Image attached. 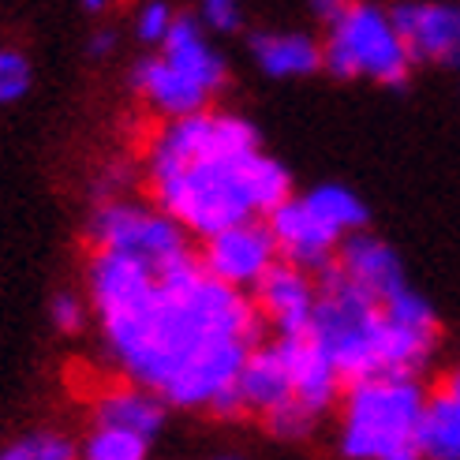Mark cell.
Segmentation results:
<instances>
[{
  "mask_svg": "<svg viewBox=\"0 0 460 460\" xmlns=\"http://www.w3.org/2000/svg\"><path fill=\"white\" fill-rule=\"evenodd\" d=\"M86 292L120 371L169 408L210 411L266 330L259 304L199 259L154 273L131 255L94 247Z\"/></svg>",
  "mask_w": 460,
  "mask_h": 460,
  "instance_id": "cell-1",
  "label": "cell"
},
{
  "mask_svg": "<svg viewBox=\"0 0 460 460\" xmlns=\"http://www.w3.org/2000/svg\"><path fill=\"white\" fill-rule=\"evenodd\" d=\"M146 188L191 236L266 217L292 195V172L262 154L251 120L210 105L165 120L146 146Z\"/></svg>",
  "mask_w": 460,
  "mask_h": 460,
  "instance_id": "cell-2",
  "label": "cell"
},
{
  "mask_svg": "<svg viewBox=\"0 0 460 460\" xmlns=\"http://www.w3.org/2000/svg\"><path fill=\"white\" fill-rule=\"evenodd\" d=\"M427 389L416 375H367L341 394L337 449L349 460H416Z\"/></svg>",
  "mask_w": 460,
  "mask_h": 460,
  "instance_id": "cell-3",
  "label": "cell"
},
{
  "mask_svg": "<svg viewBox=\"0 0 460 460\" xmlns=\"http://www.w3.org/2000/svg\"><path fill=\"white\" fill-rule=\"evenodd\" d=\"M318 300L311 318V337L326 349L337 363L344 382H356L382 371V337H385V311L382 300L363 292L356 281L330 262L318 270Z\"/></svg>",
  "mask_w": 460,
  "mask_h": 460,
  "instance_id": "cell-4",
  "label": "cell"
},
{
  "mask_svg": "<svg viewBox=\"0 0 460 460\" xmlns=\"http://www.w3.org/2000/svg\"><path fill=\"white\" fill-rule=\"evenodd\" d=\"M322 67L333 79H371L389 90H404L416 60L389 8H378L375 0H352L337 19H330Z\"/></svg>",
  "mask_w": 460,
  "mask_h": 460,
  "instance_id": "cell-5",
  "label": "cell"
},
{
  "mask_svg": "<svg viewBox=\"0 0 460 460\" xmlns=\"http://www.w3.org/2000/svg\"><path fill=\"white\" fill-rule=\"evenodd\" d=\"M191 233L183 228L172 214H165L161 206H143L131 199H102V206L90 217V243L109 247L146 262L154 273H169L183 262L199 259L191 251Z\"/></svg>",
  "mask_w": 460,
  "mask_h": 460,
  "instance_id": "cell-6",
  "label": "cell"
},
{
  "mask_svg": "<svg viewBox=\"0 0 460 460\" xmlns=\"http://www.w3.org/2000/svg\"><path fill=\"white\" fill-rule=\"evenodd\" d=\"M278 259H281L278 240H273L270 225L259 221V217L202 236V251H199V262H202L206 273H214L217 281L236 285L243 292L255 288Z\"/></svg>",
  "mask_w": 460,
  "mask_h": 460,
  "instance_id": "cell-7",
  "label": "cell"
},
{
  "mask_svg": "<svg viewBox=\"0 0 460 460\" xmlns=\"http://www.w3.org/2000/svg\"><path fill=\"white\" fill-rule=\"evenodd\" d=\"M389 15H394L416 64L460 67V4H449V0H397Z\"/></svg>",
  "mask_w": 460,
  "mask_h": 460,
  "instance_id": "cell-8",
  "label": "cell"
},
{
  "mask_svg": "<svg viewBox=\"0 0 460 460\" xmlns=\"http://www.w3.org/2000/svg\"><path fill=\"white\" fill-rule=\"evenodd\" d=\"M266 225H270L273 240H278V255L292 266H304L314 273L322 266H330L337 247H341V236L311 210L304 202V195L300 199L288 195L281 206H273L266 214Z\"/></svg>",
  "mask_w": 460,
  "mask_h": 460,
  "instance_id": "cell-9",
  "label": "cell"
},
{
  "mask_svg": "<svg viewBox=\"0 0 460 460\" xmlns=\"http://www.w3.org/2000/svg\"><path fill=\"white\" fill-rule=\"evenodd\" d=\"M314 300H318V281H311V270L292 266L278 259L270 273L255 285V304L266 318L270 330L278 337H296L311 330L314 318Z\"/></svg>",
  "mask_w": 460,
  "mask_h": 460,
  "instance_id": "cell-10",
  "label": "cell"
},
{
  "mask_svg": "<svg viewBox=\"0 0 460 460\" xmlns=\"http://www.w3.org/2000/svg\"><path fill=\"white\" fill-rule=\"evenodd\" d=\"M278 344H281V356H285V367H288L296 401H304L314 416H326V411L341 401L344 375L337 371V363L326 356V349H322L311 333L278 337Z\"/></svg>",
  "mask_w": 460,
  "mask_h": 460,
  "instance_id": "cell-11",
  "label": "cell"
},
{
  "mask_svg": "<svg viewBox=\"0 0 460 460\" xmlns=\"http://www.w3.org/2000/svg\"><path fill=\"white\" fill-rule=\"evenodd\" d=\"M131 90L165 120L199 112L214 98L199 79H191L188 72H180V67L172 60H165L161 53L157 57H143L139 64L131 67Z\"/></svg>",
  "mask_w": 460,
  "mask_h": 460,
  "instance_id": "cell-12",
  "label": "cell"
},
{
  "mask_svg": "<svg viewBox=\"0 0 460 460\" xmlns=\"http://www.w3.org/2000/svg\"><path fill=\"white\" fill-rule=\"evenodd\" d=\"M333 266L349 281H356L363 292H371L375 300H389V296L401 292L408 285L397 251L389 247L385 240L371 236L367 228H359V233H349V236L341 240L337 255H333Z\"/></svg>",
  "mask_w": 460,
  "mask_h": 460,
  "instance_id": "cell-13",
  "label": "cell"
},
{
  "mask_svg": "<svg viewBox=\"0 0 460 460\" xmlns=\"http://www.w3.org/2000/svg\"><path fill=\"white\" fill-rule=\"evenodd\" d=\"M236 397L243 404V416H259L266 420L273 408H281L285 401H292V378H288V367L281 356V344L273 341H259L240 363V375H236Z\"/></svg>",
  "mask_w": 460,
  "mask_h": 460,
  "instance_id": "cell-14",
  "label": "cell"
},
{
  "mask_svg": "<svg viewBox=\"0 0 460 460\" xmlns=\"http://www.w3.org/2000/svg\"><path fill=\"white\" fill-rule=\"evenodd\" d=\"M210 31L202 27V19L199 15H188V12H180L172 19V27L169 34L161 38V57L172 60L180 72H188L191 79H199L210 94H217V90L228 83V60L214 49V41L206 38Z\"/></svg>",
  "mask_w": 460,
  "mask_h": 460,
  "instance_id": "cell-15",
  "label": "cell"
},
{
  "mask_svg": "<svg viewBox=\"0 0 460 460\" xmlns=\"http://www.w3.org/2000/svg\"><path fill=\"white\" fill-rule=\"evenodd\" d=\"M247 53L270 79H307L322 72V41L300 31H255L247 38Z\"/></svg>",
  "mask_w": 460,
  "mask_h": 460,
  "instance_id": "cell-16",
  "label": "cell"
},
{
  "mask_svg": "<svg viewBox=\"0 0 460 460\" xmlns=\"http://www.w3.org/2000/svg\"><path fill=\"white\" fill-rule=\"evenodd\" d=\"M165 401H161L154 389L139 385V382H124V385H109L94 397V423L98 427H120V430H135L143 438H157L161 427H165Z\"/></svg>",
  "mask_w": 460,
  "mask_h": 460,
  "instance_id": "cell-17",
  "label": "cell"
},
{
  "mask_svg": "<svg viewBox=\"0 0 460 460\" xmlns=\"http://www.w3.org/2000/svg\"><path fill=\"white\" fill-rule=\"evenodd\" d=\"M420 456L430 460H460V367L427 394L423 416H420Z\"/></svg>",
  "mask_w": 460,
  "mask_h": 460,
  "instance_id": "cell-18",
  "label": "cell"
},
{
  "mask_svg": "<svg viewBox=\"0 0 460 460\" xmlns=\"http://www.w3.org/2000/svg\"><path fill=\"white\" fill-rule=\"evenodd\" d=\"M304 202L333 228L341 240L349 236V233H359V228H367V221H371V210H367V202H363L356 191L341 188V183H318V188H311V191L304 195Z\"/></svg>",
  "mask_w": 460,
  "mask_h": 460,
  "instance_id": "cell-19",
  "label": "cell"
},
{
  "mask_svg": "<svg viewBox=\"0 0 460 460\" xmlns=\"http://www.w3.org/2000/svg\"><path fill=\"white\" fill-rule=\"evenodd\" d=\"M83 453L90 460H143L150 453V438H143V434H135V430L98 427L94 423V430H90Z\"/></svg>",
  "mask_w": 460,
  "mask_h": 460,
  "instance_id": "cell-20",
  "label": "cell"
},
{
  "mask_svg": "<svg viewBox=\"0 0 460 460\" xmlns=\"http://www.w3.org/2000/svg\"><path fill=\"white\" fill-rule=\"evenodd\" d=\"M4 460H72L75 446L72 438H64L57 430H34V434H22L15 438L8 449H0Z\"/></svg>",
  "mask_w": 460,
  "mask_h": 460,
  "instance_id": "cell-21",
  "label": "cell"
},
{
  "mask_svg": "<svg viewBox=\"0 0 460 460\" xmlns=\"http://www.w3.org/2000/svg\"><path fill=\"white\" fill-rule=\"evenodd\" d=\"M34 72L19 49H0V105H12L31 90Z\"/></svg>",
  "mask_w": 460,
  "mask_h": 460,
  "instance_id": "cell-22",
  "label": "cell"
},
{
  "mask_svg": "<svg viewBox=\"0 0 460 460\" xmlns=\"http://www.w3.org/2000/svg\"><path fill=\"white\" fill-rule=\"evenodd\" d=\"M199 19L210 34H236L243 27V0H199Z\"/></svg>",
  "mask_w": 460,
  "mask_h": 460,
  "instance_id": "cell-23",
  "label": "cell"
},
{
  "mask_svg": "<svg viewBox=\"0 0 460 460\" xmlns=\"http://www.w3.org/2000/svg\"><path fill=\"white\" fill-rule=\"evenodd\" d=\"M176 12L165 4V0H146V4L139 8V15H135V34H139V41L146 45H161V38L169 34Z\"/></svg>",
  "mask_w": 460,
  "mask_h": 460,
  "instance_id": "cell-24",
  "label": "cell"
},
{
  "mask_svg": "<svg viewBox=\"0 0 460 460\" xmlns=\"http://www.w3.org/2000/svg\"><path fill=\"white\" fill-rule=\"evenodd\" d=\"M49 318L60 333H79L83 322H86V307L75 292H57L53 304H49Z\"/></svg>",
  "mask_w": 460,
  "mask_h": 460,
  "instance_id": "cell-25",
  "label": "cell"
},
{
  "mask_svg": "<svg viewBox=\"0 0 460 460\" xmlns=\"http://www.w3.org/2000/svg\"><path fill=\"white\" fill-rule=\"evenodd\" d=\"M112 49H117V34H112V31H98L94 38H90V45H86V53L94 60H105Z\"/></svg>",
  "mask_w": 460,
  "mask_h": 460,
  "instance_id": "cell-26",
  "label": "cell"
},
{
  "mask_svg": "<svg viewBox=\"0 0 460 460\" xmlns=\"http://www.w3.org/2000/svg\"><path fill=\"white\" fill-rule=\"evenodd\" d=\"M311 4V12H314V19H322V22H330V19H337L344 8L352 4V0H307Z\"/></svg>",
  "mask_w": 460,
  "mask_h": 460,
  "instance_id": "cell-27",
  "label": "cell"
},
{
  "mask_svg": "<svg viewBox=\"0 0 460 460\" xmlns=\"http://www.w3.org/2000/svg\"><path fill=\"white\" fill-rule=\"evenodd\" d=\"M105 4H109V0H83V8H86V12H102Z\"/></svg>",
  "mask_w": 460,
  "mask_h": 460,
  "instance_id": "cell-28",
  "label": "cell"
}]
</instances>
